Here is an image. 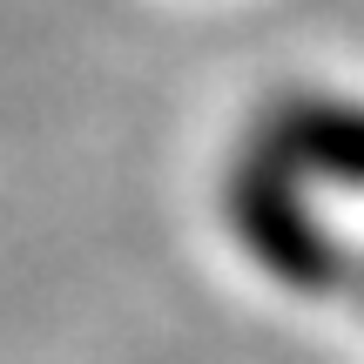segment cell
I'll list each match as a JSON object with an SVG mask.
<instances>
[{"instance_id":"cell-1","label":"cell","mask_w":364,"mask_h":364,"mask_svg":"<svg viewBox=\"0 0 364 364\" xmlns=\"http://www.w3.org/2000/svg\"><path fill=\"white\" fill-rule=\"evenodd\" d=\"M230 223H236V236L257 250V263L277 270L284 284H304V290L338 284V250L317 230V216L304 209V189H297V176H290V162L277 156V149H263L250 169H236Z\"/></svg>"},{"instance_id":"cell-2","label":"cell","mask_w":364,"mask_h":364,"mask_svg":"<svg viewBox=\"0 0 364 364\" xmlns=\"http://www.w3.org/2000/svg\"><path fill=\"white\" fill-rule=\"evenodd\" d=\"M270 149L290 169H324V176L364 182V108L304 95V102H290L270 122Z\"/></svg>"}]
</instances>
